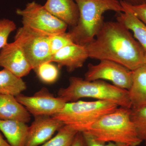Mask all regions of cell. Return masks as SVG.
Wrapping results in <instances>:
<instances>
[{
    "mask_svg": "<svg viewBox=\"0 0 146 146\" xmlns=\"http://www.w3.org/2000/svg\"><path fill=\"white\" fill-rule=\"evenodd\" d=\"M88 67L85 74L86 80H108L121 89H130L133 72L124 66L110 60H102L96 65L90 63Z\"/></svg>",
    "mask_w": 146,
    "mask_h": 146,
    "instance_id": "ba28073f",
    "label": "cell"
},
{
    "mask_svg": "<svg viewBox=\"0 0 146 146\" xmlns=\"http://www.w3.org/2000/svg\"><path fill=\"white\" fill-rule=\"evenodd\" d=\"M70 146H87L82 132H78Z\"/></svg>",
    "mask_w": 146,
    "mask_h": 146,
    "instance_id": "484cf974",
    "label": "cell"
},
{
    "mask_svg": "<svg viewBox=\"0 0 146 146\" xmlns=\"http://www.w3.org/2000/svg\"><path fill=\"white\" fill-rule=\"evenodd\" d=\"M45 8L55 17L72 28L78 21L79 12L74 0H47Z\"/></svg>",
    "mask_w": 146,
    "mask_h": 146,
    "instance_id": "4fadbf2b",
    "label": "cell"
},
{
    "mask_svg": "<svg viewBox=\"0 0 146 146\" xmlns=\"http://www.w3.org/2000/svg\"><path fill=\"white\" fill-rule=\"evenodd\" d=\"M16 12L22 17L23 27L45 36L66 32L68 27L35 1L28 3L24 9H18Z\"/></svg>",
    "mask_w": 146,
    "mask_h": 146,
    "instance_id": "8992f818",
    "label": "cell"
},
{
    "mask_svg": "<svg viewBox=\"0 0 146 146\" xmlns=\"http://www.w3.org/2000/svg\"><path fill=\"white\" fill-rule=\"evenodd\" d=\"M64 123L51 116L35 117L34 121L29 127L25 146H39L52 138Z\"/></svg>",
    "mask_w": 146,
    "mask_h": 146,
    "instance_id": "8fae6325",
    "label": "cell"
},
{
    "mask_svg": "<svg viewBox=\"0 0 146 146\" xmlns=\"http://www.w3.org/2000/svg\"><path fill=\"white\" fill-rule=\"evenodd\" d=\"M131 118L136 127L138 137L146 142V107L131 108Z\"/></svg>",
    "mask_w": 146,
    "mask_h": 146,
    "instance_id": "44dd1931",
    "label": "cell"
},
{
    "mask_svg": "<svg viewBox=\"0 0 146 146\" xmlns=\"http://www.w3.org/2000/svg\"><path fill=\"white\" fill-rule=\"evenodd\" d=\"M131 108L119 107L100 119L86 132L97 141L138 146L143 141L138 137L131 118Z\"/></svg>",
    "mask_w": 146,
    "mask_h": 146,
    "instance_id": "3957f363",
    "label": "cell"
},
{
    "mask_svg": "<svg viewBox=\"0 0 146 146\" xmlns=\"http://www.w3.org/2000/svg\"><path fill=\"white\" fill-rule=\"evenodd\" d=\"M114 102L77 101L66 103L63 109L53 116L78 132H84L103 116L119 107Z\"/></svg>",
    "mask_w": 146,
    "mask_h": 146,
    "instance_id": "5b68a950",
    "label": "cell"
},
{
    "mask_svg": "<svg viewBox=\"0 0 146 146\" xmlns=\"http://www.w3.org/2000/svg\"><path fill=\"white\" fill-rule=\"evenodd\" d=\"M0 120H16L27 123L29 112L14 96L0 94Z\"/></svg>",
    "mask_w": 146,
    "mask_h": 146,
    "instance_id": "5bb4252c",
    "label": "cell"
},
{
    "mask_svg": "<svg viewBox=\"0 0 146 146\" xmlns=\"http://www.w3.org/2000/svg\"><path fill=\"white\" fill-rule=\"evenodd\" d=\"M89 58L86 45L73 43L66 46L52 55L51 62L59 68L65 67L68 72L81 68Z\"/></svg>",
    "mask_w": 146,
    "mask_h": 146,
    "instance_id": "7c38bea8",
    "label": "cell"
},
{
    "mask_svg": "<svg viewBox=\"0 0 146 146\" xmlns=\"http://www.w3.org/2000/svg\"><path fill=\"white\" fill-rule=\"evenodd\" d=\"M29 127L21 121L0 120V131L11 146H25Z\"/></svg>",
    "mask_w": 146,
    "mask_h": 146,
    "instance_id": "2e32d148",
    "label": "cell"
},
{
    "mask_svg": "<svg viewBox=\"0 0 146 146\" xmlns=\"http://www.w3.org/2000/svg\"><path fill=\"white\" fill-rule=\"evenodd\" d=\"M145 64H146V54H145Z\"/></svg>",
    "mask_w": 146,
    "mask_h": 146,
    "instance_id": "f1b7e54d",
    "label": "cell"
},
{
    "mask_svg": "<svg viewBox=\"0 0 146 146\" xmlns=\"http://www.w3.org/2000/svg\"><path fill=\"white\" fill-rule=\"evenodd\" d=\"M16 29L13 21L9 19H0V49L7 44V39L11 33Z\"/></svg>",
    "mask_w": 146,
    "mask_h": 146,
    "instance_id": "603a6c76",
    "label": "cell"
},
{
    "mask_svg": "<svg viewBox=\"0 0 146 146\" xmlns=\"http://www.w3.org/2000/svg\"><path fill=\"white\" fill-rule=\"evenodd\" d=\"M58 95L67 103L82 98H91L114 102L119 107L131 108L128 90L102 80L88 81L81 78L72 77L69 79V86L59 89Z\"/></svg>",
    "mask_w": 146,
    "mask_h": 146,
    "instance_id": "277c9868",
    "label": "cell"
},
{
    "mask_svg": "<svg viewBox=\"0 0 146 146\" xmlns=\"http://www.w3.org/2000/svg\"><path fill=\"white\" fill-rule=\"evenodd\" d=\"M132 84L128 90L131 108L146 107V64L132 71Z\"/></svg>",
    "mask_w": 146,
    "mask_h": 146,
    "instance_id": "9a60e30c",
    "label": "cell"
},
{
    "mask_svg": "<svg viewBox=\"0 0 146 146\" xmlns=\"http://www.w3.org/2000/svg\"><path fill=\"white\" fill-rule=\"evenodd\" d=\"M79 12L76 25L69 32L73 42L86 45L95 39L104 23L103 14L108 11L117 13L124 9L118 0H74Z\"/></svg>",
    "mask_w": 146,
    "mask_h": 146,
    "instance_id": "7a4b0ae2",
    "label": "cell"
},
{
    "mask_svg": "<svg viewBox=\"0 0 146 146\" xmlns=\"http://www.w3.org/2000/svg\"><path fill=\"white\" fill-rule=\"evenodd\" d=\"M16 99L34 116H51L58 113L66 104L65 100L55 97L46 87H43L31 96L22 94Z\"/></svg>",
    "mask_w": 146,
    "mask_h": 146,
    "instance_id": "9c48e42d",
    "label": "cell"
},
{
    "mask_svg": "<svg viewBox=\"0 0 146 146\" xmlns=\"http://www.w3.org/2000/svg\"><path fill=\"white\" fill-rule=\"evenodd\" d=\"M78 132L70 127L64 125L54 137L39 146H70Z\"/></svg>",
    "mask_w": 146,
    "mask_h": 146,
    "instance_id": "d6986e66",
    "label": "cell"
},
{
    "mask_svg": "<svg viewBox=\"0 0 146 146\" xmlns=\"http://www.w3.org/2000/svg\"><path fill=\"white\" fill-rule=\"evenodd\" d=\"M89 58L108 60L133 71L145 64L146 52L123 24L104 22L94 40L86 45Z\"/></svg>",
    "mask_w": 146,
    "mask_h": 146,
    "instance_id": "6da1fadb",
    "label": "cell"
},
{
    "mask_svg": "<svg viewBox=\"0 0 146 146\" xmlns=\"http://www.w3.org/2000/svg\"><path fill=\"white\" fill-rule=\"evenodd\" d=\"M117 21L123 24L133 32L137 40L146 52V25L129 11L125 10L117 13Z\"/></svg>",
    "mask_w": 146,
    "mask_h": 146,
    "instance_id": "e0dca14e",
    "label": "cell"
},
{
    "mask_svg": "<svg viewBox=\"0 0 146 146\" xmlns=\"http://www.w3.org/2000/svg\"><path fill=\"white\" fill-rule=\"evenodd\" d=\"M0 146H11L8 142L5 140L1 133H0Z\"/></svg>",
    "mask_w": 146,
    "mask_h": 146,
    "instance_id": "83f0119b",
    "label": "cell"
},
{
    "mask_svg": "<svg viewBox=\"0 0 146 146\" xmlns=\"http://www.w3.org/2000/svg\"><path fill=\"white\" fill-rule=\"evenodd\" d=\"M120 2L124 10L129 11L146 25V3L131 5L123 0H120Z\"/></svg>",
    "mask_w": 146,
    "mask_h": 146,
    "instance_id": "cb8c5ba5",
    "label": "cell"
},
{
    "mask_svg": "<svg viewBox=\"0 0 146 146\" xmlns=\"http://www.w3.org/2000/svg\"><path fill=\"white\" fill-rule=\"evenodd\" d=\"M129 4L139 5L146 3V0H123Z\"/></svg>",
    "mask_w": 146,
    "mask_h": 146,
    "instance_id": "4316f807",
    "label": "cell"
},
{
    "mask_svg": "<svg viewBox=\"0 0 146 146\" xmlns=\"http://www.w3.org/2000/svg\"><path fill=\"white\" fill-rule=\"evenodd\" d=\"M23 51L32 70L46 62H51L52 54L49 36H45L23 27L18 29L14 36Z\"/></svg>",
    "mask_w": 146,
    "mask_h": 146,
    "instance_id": "52a82bcc",
    "label": "cell"
},
{
    "mask_svg": "<svg viewBox=\"0 0 146 146\" xmlns=\"http://www.w3.org/2000/svg\"><path fill=\"white\" fill-rule=\"evenodd\" d=\"M58 66L52 62L42 63L34 70L41 81L46 83H54L58 78L59 70Z\"/></svg>",
    "mask_w": 146,
    "mask_h": 146,
    "instance_id": "ffe728a7",
    "label": "cell"
},
{
    "mask_svg": "<svg viewBox=\"0 0 146 146\" xmlns=\"http://www.w3.org/2000/svg\"><path fill=\"white\" fill-rule=\"evenodd\" d=\"M50 46L52 55L68 45L74 43L69 32L49 36Z\"/></svg>",
    "mask_w": 146,
    "mask_h": 146,
    "instance_id": "7402d4cb",
    "label": "cell"
},
{
    "mask_svg": "<svg viewBox=\"0 0 146 146\" xmlns=\"http://www.w3.org/2000/svg\"><path fill=\"white\" fill-rule=\"evenodd\" d=\"M0 66L21 78L32 70L23 51L16 41L7 43L1 49Z\"/></svg>",
    "mask_w": 146,
    "mask_h": 146,
    "instance_id": "30bf717a",
    "label": "cell"
},
{
    "mask_svg": "<svg viewBox=\"0 0 146 146\" xmlns=\"http://www.w3.org/2000/svg\"><path fill=\"white\" fill-rule=\"evenodd\" d=\"M82 133L87 146H129L126 144L113 142L102 143L97 141L93 136L87 132H82Z\"/></svg>",
    "mask_w": 146,
    "mask_h": 146,
    "instance_id": "d4e9b609",
    "label": "cell"
},
{
    "mask_svg": "<svg viewBox=\"0 0 146 146\" xmlns=\"http://www.w3.org/2000/svg\"><path fill=\"white\" fill-rule=\"evenodd\" d=\"M26 84L7 69L0 71V94L16 97L27 89Z\"/></svg>",
    "mask_w": 146,
    "mask_h": 146,
    "instance_id": "ac0fdd59",
    "label": "cell"
},
{
    "mask_svg": "<svg viewBox=\"0 0 146 146\" xmlns=\"http://www.w3.org/2000/svg\"><path fill=\"white\" fill-rule=\"evenodd\" d=\"M145 146H146V144Z\"/></svg>",
    "mask_w": 146,
    "mask_h": 146,
    "instance_id": "f546056e",
    "label": "cell"
}]
</instances>
